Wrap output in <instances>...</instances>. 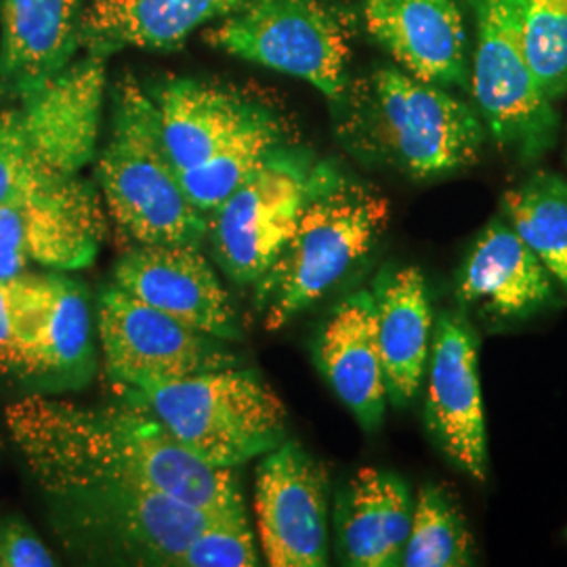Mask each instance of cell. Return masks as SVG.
I'll list each match as a JSON object with an SVG mask.
<instances>
[{
	"label": "cell",
	"mask_w": 567,
	"mask_h": 567,
	"mask_svg": "<svg viewBox=\"0 0 567 567\" xmlns=\"http://www.w3.org/2000/svg\"><path fill=\"white\" fill-rule=\"evenodd\" d=\"M49 271L0 278V370L20 372L47 301Z\"/></svg>",
	"instance_id": "cell-29"
},
{
	"label": "cell",
	"mask_w": 567,
	"mask_h": 567,
	"mask_svg": "<svg viewBox=\"0 0 567 567\" xmlns=\"http://www.w3.org/2000/svg\"><path fill=\"white\" fill-rule=\"evenodd\" d=\"M114 284L215 339L243 337L229 292L198 244H137L116 265Z\"/></svg>",
	"instance_id": "cell-14"
},
{
	"label": "cell",
	"mask_w": 567,
	"mask_h": 567,
	"mask_svg": "<svg viewBox=\"0 0 567 567\" xmlns=\"http://www.w3.org/2000/svg\"><path fill=\"white\" fill-rule=\"evenodd\" d=\"M280 124L255 107L250 118L204 163L179 173L189 203L210 217L280 150Z\"/></svg>",
	"instance_id": "cell-25"
},
{
	"label": "cell",
	"mask_w": 567,
	"mask_h": 567,
	"mask_svg": "<svg viewBox=\"0 0 567 567\" xmlns=\"http://www.w3.org/2000/svg\"><path fill=\"white\" fill-rule=\"evenodd\" d=\"M4 423L44 494L116 484L164 492L206 513H246L236 468L189 454L133 400L79 405L28 395L7 408Z\"/></svg>",
	"instance_id": "cell-1"
},
{
	"label": "cell",
	"mask_w": 567,
	"mask_h": 567,
	"mask_svg": "<svg viewBox=\"0 0 567 567\" xmlns=\"http://www.w3.org/2000/svg\"><path fill=\"white\" fill-rule=\"evenodd\" d=\"M527 63L550 102L567 93V0H519Z\"/></svg>",
	"instance_id": "cell-28"
},
{
	"label": "cell",
	"mask_w": 567,
	"mask_h": 567,
	"mask_svg": "<svg viewBox=\"0 0 567 567\" xmlns=\"http://www.w3.org/2000/svg\"><path fill=\"white\" fill-rule=\"evenodd\" d=\"M248 0H91L84 7L81 47L107 58L121 49L173 51L204 23L224 20Z\"/></svg>",
	"instance_id": "cell-19"
},
{
	"label": "cell",
	"mask_w": 567,
	"mask_h": 567,
	"mask_svg": "<svg viewBox=\"0 0 567 567\" xmlns=\"http://www.w3.org/2000/svg\"><path fill=\"white\" fill-rule=\"evenodd\" d=\"M508 224L567 292V182L555 173H534L503 198Z\"/></svg>",
	"instance_id": "cell-26"
},
{
	"label": "cell",
	"mask_w": 567,
	"mask_h": 567,
	"mask_svg": "<svg viewBox=\"0 0 567 567\" xmlns=\"http://www.w3.org/2000/svg\"><path fill=\"white\" fill-rule=\"evenodd\" d=\"M255 513L265 561L271 567L328 564V477L301 444L284 440L264 456Z\"/></svg>",
	"instance_id": "cell-12"
},
{
	"label": "cell",
	"mask_w": 567,
	"mask_h": 567,
	"mask_svg": "<svg viewBox=\"0 0 567 567\" xmlns=\"http://www.w3.org/2000/svg\"><path fill=\"white\" fill-rule=\"evenodd\" d=\"M377 343L385 370L389 404L405 408L425 383L433 343V316L419 267L385 271L372 288Z\"/></svg>",
	"instance_id": "cell-21"
},
{
	"label": "cell",
	"mask_w": 567,
	"mask_h": 567,
	"mask_svg": "<svg viewBox=\"0 0 567 567\" xmlns=\"http://www.w3.org/2000/svg\"><path fill=\"white\" fill-rule=\"evenodd\" d=\"M47 496L74 547L135 566H177L185 547L221 517L145 487L86 484Z\"/></svg>",
	"instance_id": "cell-6"
},
{
	"label": "cell",
	"mask_w": 567,
	"mask_h": 567,
	"mask_svg": "<svg viewBox=\"0 0 567 567\" xmlns=\"http://www.w3.org/2000/svg\"><path fill=\"white\" fill-rule=\"evenodd\" d=\"M412 496L395 473L360 468L337 496L334 527L341 559L353 567L400 566L412 526Z\"/></svg>",
	"instance_id": "cell-20"
},
{
	"label": "cell",
	"mask_w": 567,
	"mask_h": 567,
	"mask_svg": "<svg viewBox=\"0 0 567 567\" xmlns=\"http://www.w3.org/2000/svg\"><path fill=\"white\" fill-rule=\"evenodd\" d=\"M55 564L53 553L25 524L4 522L0 526V567H51Z\"/></svg>",
	"instance_id": "cell-31"
},
{
	"label": "cell",
	"mask_w": 567,
	"mask_h": 567,
	"mask_svg": "<svg viewBox=\"0 0 567 567\" xmlns=\"http://www.w3.org/2000/svg\"><path fill=\"white\" fill-rule=\"evenodd\" d=\"M171 437L204 463L236 468L286 440V408L264 379L240 365L128 389Z\"/></svg>",
	"instance_id": "cell-4"
},
{
	"label": "cell",
	"mask_w": 567,
	"mask_h": 567,
	"mask_svg": "<svg viewBox=\"0 0 567 567\" xmlns=\"http://www.w3.org/2000/svg\"><path fill=\"white\" fill-rule=\"evenodd\" d=\"M103 206L135 244H203L208 217L189 203L163 142L156 103L140 82L114 91L112 133L95 164Z\"/></svg>",
	"instance_id": "cell-3"
},
{
	"label": "cell",
	"mask_w": 567,
	"mask_h": 567,
	"mask_svg": "<svg viewBox=\"0 0 567 567\" xmlns=\"http://www.w3.org/2000/svg\"><path fill=\"white\" fill-rule=\"evenodd\" d=\"M454 295L463 311L503 326L557 303V282L507 217H496L471 244Z\"/></svg>",
	"instance_id": "cell-15"
},
{
	"label": "cell",
	"mask_w": 567,
	"mask_h": 567,
	"mask_svg": "<svg viewBox=\"0 0 567 567\" xmlns=\"http://www.w3.org/2000/svg\"><path fill=\"white\" fill-rule=\"evenodd\" d=\"M105 224L102 194L81 175L21 192L0 203V278L89 267L102 250Z\"/></svg>",
	"instance_id": "cell-10"
},
{
	"label": "cell",
	"mask_w": 567,
	"mask_h": 567,
	"mask_svg": "<svg viewBox=\"0 0 567 567\" xmlns=\"http://www.w3.org/2000/svg\"><path fill=\"white\" fill-rule=\"evenodd\" d=\"M93 316L82 286L49 271L47 301L21 374L32 379L79 377L93 353Z\"/></svg>",
	"instance_id": "cell-24"
},
{
	"label": "cell",
	"mask_w": 567,
	"mask_h": 567,
	"mask_svg": "<svg viewBox=\"0 0 567 567\" xmlns=\"http://www.w3.org/2000/svg\"><path fill=\"white\" fill-rule=\"evenodd\" d=\"M400 566H473V538L465 515L446 487L437 484L421 487Z\"/></svg>",
	"instance_id": "cell-27"
},
{
	"label": "cell",
	"mask_w": 567,
	"mask_h": 567,
	"mask_svg": "<svg viewBox=\"0 0 567 567\" xmlns=\"http://www.w3.org/2000/svg\"><path fill=\"white\" fill-rule=\"evenodd\" d=\"M206 41L225 53L309 82L339 102L347 89L351 32L328 0H248Z\"/></svg>",
	"instance_id": "cell-8"
},
{
	"label": "cell",
	"mask_w": 567,
	"mask_h": 567,
	"mask_svg": "<svg viewBox=\"0 0 567 567\" xmlns=\"http://www.w3.org/2000/svg\"><path fill=\"white\" fill-rule=\"evenodd\" d=\"M93 163L86 143L37 97L0 107V203L44 183L81 175Z\"/></svg>",
	"instance_id": "cell-22"
},
{
	"label": "cell",
	"mask_w": 567,
	"mask_h": 567,
	"mask_svg": "<svg viewBox=\"0 0 567 567\" xmlns=\"http://www.w3.org/2000/svg\"><path fill=\"white\" fill-rule=\"evenodd\" d=\"M364 102L358 137L412 179L452 175L480 158L486 142L480 114L440 84L381 68Z\"/></svg>",
	"instance_id": "cell-5"
},
{
	"label": "cell",
	"mask_w": 567,
	"mask_h": 567,
	"mask_svg": "<svg viewBox=\"0 0 567 567\" xmlns=\"http://www.w3.org/2000/svg\"><path fill=\"white\" fill-rule=\"evenodd\" d=\"M316 362L365 431L381 426L389 398L372 290H358L332 309L316 339Z\"/></svg>",
	"instance_id": "cell-18"
},
{
	"label": "cell",
	"mask_w": 567,
	"mask_h": 567,
	"mask_svg": "<svg viewBox=\"0 0 567 567\" xmlns=\"http://www.w3.org/2000/svg\"><path fill=\"white\" fill-rule=\"evenodd\" d=\"M326 171L278 150L208 217L206 240L234 282L257 284L264 276Z\"/></svg>",
	"instance_id": "cell-9"
},
{
	"label": "cell",
	"mask_w": 567,
	"mask_h": 567,
	"mask_svg": "<svg viewBox=\"0 0 567 567\" xmlns=\"http://www.w3.org/2000/svg\"><path fill=\"white\" fill-rule=\"evenodd\" d=\"M475 16V51L468 89L487 133L524 163L555 145L559 116L527 63L519 0H468Z\"/></svg>",
	"instance_id": "cell-7"
},
{
	"label": "cell",
	"mask_w": 567,
	"mask_h": 567,
	"mask_svg": "<svg viewBox=\"0 0 567 567\" xmlns=\"http://www.w3.org/2000/svg\"><path fill=\"white\" fill-rule=\"evenodd\" d=\"M97 337L107 374L126 389H147L192 374L240 365L234 351L192 326L107 286L97 303Z\"/></svg>",
	"instance_id": "cell-11"
},
{
	"label": "cell",
	"mask_w": 567,
	"mask_h": 567,
	"mask_svg": "<svg viewBox=\"0 0 567 567\" xmlns=\"http://www.w3.org/2000/svg\"><path fill=\"white\" fill-rule=\"evenodd\" d=\"M152 100L164 147L179 173L204 163L255 112L225 89L183 79L166 82Z\"/></svg>",
	"instance_id": "cell-23"
},
{
	"label": "cell",
	"mask_w": 567,
	"mask_h": 567,
	"mask_svg": "<svg viewBox=\"0 0 567 567\" xmlns=\"http://www.w3.org/2000/svg\"><path fill=\"white\" fill-rule=\"evenodd\" d=\"M425 425L435 446L468 477H487V433L477 337L463 316L442 313L426 362Z\"/></svg>",
	"instance_id": "cell-13"
},
{
	"label": "cell",
	"mask_w": 567,
	"mask_h": 567,
	"mask_svg": "<svg viewBox=\"0 0 567 567\" xmlns=\"http://www.w3.org/2000/svg\"><path fill=\"white\" fill-rule=\"evenodd\" d=\"M365 30L402 70L444 89L468 86V37L456 0H364Z\"/></svg>",
	"instance_id": "cell-16"
},
{
	"label": "cell",
	"mask_w": 567,
	"mask_h": 567,
	"mask_svg": "<svg viewBox=\"0 0 567 567\" xmlns=\"http://www.w3.org/2000/svg\"><path fill=\"white\" fill-rule=\"evenodd\" d=\"M389 224L385 198L326 171L307 198L282 250L255 288V307L267 330H280L318 303L365 259Z\"/></svg>",
	"instance_id": "cell-2"
},
{
	"label": "cell",
	"mask_w": 567,
	"mask_h": 567,
	"mask_svg": "<svg viewBox=\"0 0 567 567\" xmlns=\"http://www.w3.org/2000/svg\"><path fill=\"white\" fill-rule=\"evenodd\" d=\"M82 0H0V97L23 100L81 47Z\"/></svg>",
	"instance_id": "cell-17"
},
{
	"label": "cell",
	"mask_w": 567,
	"mask_h": 567,
	"mask_svg": "<svg viewBox=\"0 0 567 567\" xmlns=\"http://www.w3.org/2000/svg\"><path fill=\"white\" fill-rule=\"evenodd\" d=\"M179 567H252L259 566L252 532L246 513L221 515L213 519L185 547Z\"/></svg>",
	"instance_id": "cell-30"
}]
</instances>
